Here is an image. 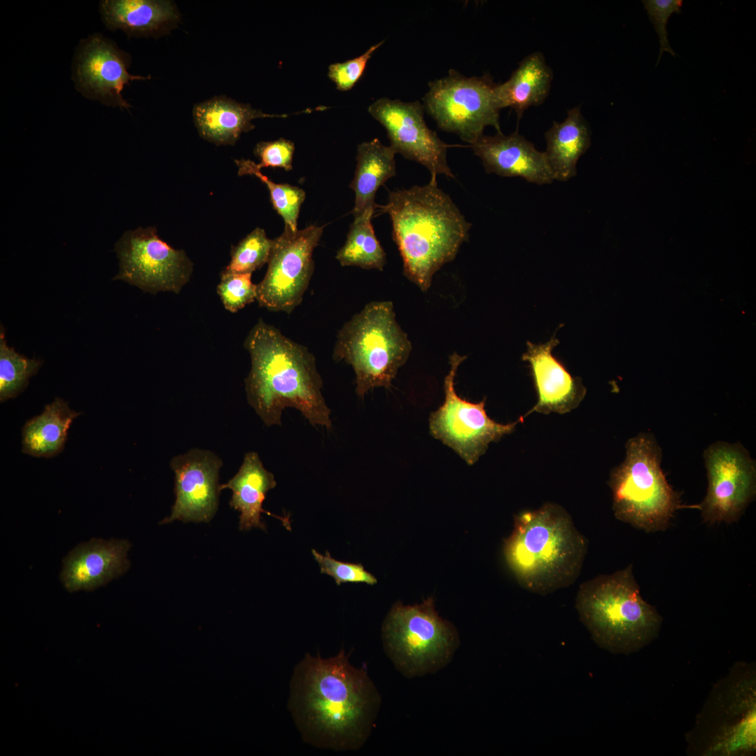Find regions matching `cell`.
Returning a JSON list of instances; mask_svg holds the SVG:
<instances>
[{"mask_svg":"<svg viewBox=\"0 0 756 756\" xmlns=\"http://www.w3.org/2000/svg\"><path fill=\"white\" fill-rule=\"evenodd\" d=\"M375 207L369 208L354 217L346 242L336 255V259L341 265L383 270L386 262V255L371 223Z\"/></svg>","mask_w":756,"mask_h":756,"instance_id":"83f0119b","label":"cell"},{"mask_svg":"<svg viewBox=\"0 0 756 756\" xmlns=\"http://www.w3.org/2000/svg\"><path fill=\"white\" fill-rule=\"evenodd\" d=\"M130 543L125 540L92 539L74 549L64 560L60 578L70 591L92 590L124 573Z\"/></svg>","mask_w":756,"mask_h":756,"instance_id":"ffe728a7","label":"cell"},{"mask_svg":"<svg viewBox=\"0 0 756 756\" xmlns=\"http://www.w3.org/2000/svg\"><path fill=\"white\" fill-rule=\"evenodd\" d=\"M121 280L153 294L178 293L192 272V263L183 250L171 247L152 227L125 232L115 245Z\"/></svg>","mask_w":756,"mask_h":756,"instance_id":"7c38bea8","label":"cell"},{"mask_svg":"<svg viewBox=\"0 0 756 756\" xmlns=\"http://www.w3.org/2000/svg\"><path fill=\"white\" fill-rule=\"evenodd\" d=\"M222 464L214 452L200 449L172 458L170 465L175 475L176 500L171 514L160 524L175 520L209 522L218 509Z\"/></svg>","mask_w":756,"mask_h":756,"instance_id":"e0dca14e","label":"cell"},{"mask_svg":"<svg viewBox=\"0 0 756 756\" xmlns=\"http://www.w3.org/2000/svg\"><path fill=\"white\" fill-rule=\"evenodd\" d=\"M383 43L381 41L370 46L364 53L354 59L330 64L328 76L335 83L337 89L341 91L351 89L363 76L368 60Z\"/></svg>","mask_w":756,"mask_h":756,"instance_id":"e575fe53","label":"cell"},{"mask_svg":"<svg viewBox=\"0 0 756 756\" xmlns=\"http://www.w3.org/2000/svg\"><path fill=\"white\" fill-rule=\"evenodd\" d=\"M424 108L438 127L471 144L487 126L501 133L495 83L488 75L465 76L455 70L431 81Z\"/></svg>","mask_w":756,"mask_h":756,"instance_id":"30bf717a","label":"cell"},{"mask_svg":"<svg viewBox=\"0 0 756 756\" xmlns=\"http://www.w3.org/2000/svg\"><path fill=\"white\" fill-rule=\"evenodd\" d=\"M411 350L407 334L396 321L393 302L374 301L340 329L333 358L352 367L356 392L363 398L375 388L390 389Z\"/></svg>","mask_w":756,"mask_h":756,"instance_id":"8992f818","label":"cell"},{"mask_svg":"<svg viewBox=\"0 0 756 756\" xmlns=\"http://www.w3.org/2000/svg\"><path fill=\"white\" fill-rule=\"evenodd\" d=\"M381 696L366 670L344 649L322 658L306 653L294 668L288 707L302 740L336 751L358 750L369 738Z\"/></svg>","mask_w":756,"mask_h":756,"instance_id":"6da1fadb","label":"cell"},{"mask_svg":"<svg viewBox=\"0 0 756 756\" xmlns=\"http://www.w3.org/2000/svg\"><path fill=\"white\" fill-rule=\"evenodd\" d=\"M251 368L245 379L248 404L267 426L281 424L283 410H298L314 426L332 427L323 382L309 349L259 319L245 343Z\"/></svg>","mask_w":756,"mask_h":756,"instance_id":"7a4b0ae2","label":"cell"},{"mask_svg":"<svg viewBox=\"0 0 756 756\" xmlns=\"http://www.w3.org/2000/svg\"><path fill=\"white\" fill-rule=\"evenodd\" d=\"M377 206L391 219L404 275L427 291L434 274L468 240L471 223L438 188L435 176L426 185L391 192L386 204Z\"/></svg>","mask_w":756,"mask_h":756,"instance_id":"3957f363","label":"cell"},{"mask_svg":"<svg viewBox=\"0 0 756 756\" xmlns=\"http://www.w3.org/2000/svg\"><path fill=\"white\" fill-rule=\"evenodd\" d=\"M395 151L378 139L358 146L356 169L350 187L355 192L354 217L374 207L375 194L388 178L396 175Z\"/></svg>","mask_w":756,"mask_h":756,"instance_id":"484cf974","label":"cell"},{"mask_svg":"<svg viewBox=\"0 0 756 756\" xmlns=\"http://www.w3.org/2000/svg\"><path fill=\"white\" fill-rule=\"evenodd\" d=\"M424 109L418 101L404 102L383 97L372 103L368 112L386 129L389 146L396 153L421 164L431 176L454 178L447 161L449 146L428 127Z\"/></svg>","mask_w":756,"mask_h":756,"instance_id":"2e32d148","label":"cell"},{"mask_svg":"<svg viewBox=\"0 0 756 756\" xmlns=\"http://www.w3.org/2000/svg\"><path fill=\"white\" fill-rule=\"evenodd\" d=\"M276 485L274 475L264 467L258 454L247 452L237 474L219 486L220 491L230 489L232 491L229 504L240 513L239 530L248 531L253 528L265 530L261 521L262 512L281 520L286 528L290 530L288 517L276 516L262 508L267 493Z\"/></svg>","mask_w":756,"mask_h":756,"instance_id":"44dd1931","label":"cell"},{"mask_svg":"<svg viewBox=\"0 0 756 756\" xmlns=\"http://www.w3.org/2000/svg\"><path fill=\"white\" fill-rule=\"evenodd\" d=\"M382 637L385 653L408 678L445 667L460 643L456 629L438 615L430 598L415 606L396 603L383 624Z\"/></svg>","mask_w":756,"mask_h":756,"instance_id":"9c48e42d","label":"cell"},{"mask_svg":"<svg viewBox=\"0 0 756 756\" xmlns=\"http://www.w3.org/2000/svg\"><path fill=\"white\" fill-rule=\"evenodd\" d=\"M559 340L554 337L545 344L527 342L522 360L531 367L538 400L528 412L566 413L575 408L586 390L580 380L574 378L552 353Z\"/></svg>","mask_w":756,"mask_h":756,"instance_id":"d6986e66","label":"cell"},{"mask_svg":"<svg viewBox=\"0 0 756 756\" xmlns=\"http://www.w3.org/2000/svg\"><path fill=\"white\" fill-rule=\"evenodd\" d=\"M295 145L293 141L280 138L272 141H261L254 148L255 155L259 158L258 167L282 168L286 171L293 169V157Z\"/></svg>","mask_w":756,"mask_h":756,"instance_id":"d590c367","label":"cell"},{"mask_svg":"<svg viewBox=\"0 0 756 756\" xmlns=\"http://www.w3.org/2000/svg\"><path fill=\"white\" fill-rule=\"evenodd\" d=\"M99 10L108 29L135 36L160 34L179 16L172 1L160 0H102Z\"/></svg>","mask_w":756,"mask_h":756,"instance_id":"7402d4cb","label":"cell"},{"mask_svg":"<svg viewBox=\"0 0 756 756\" xmlns=\"http://www.w3.org/2000/svg\"><path fill=\"white\" fill-rule=\"evenodd\" d=\"M553 72L543 54L534 52L524 57L505 83L496 84L495 96L501 110L510 107L518 120L531 106L542 104L547 97Z\"/></svg>","mask_w":756,"mask_h":756,"instance_id":"cb8c5ba5","label":"cell"},{"mask_svg":"<svg viewBox=\"0 0 756 756\" xmlns=\"http://www.w3.org/2000/svg\"><path fill=\"white\" fill-rule=\"evenodd\" d=\"M272 245L273 239L267 237L263 229L256 227L232 248L231 260L225 271L252 274L268 262Z\"/></svg>","mask_w":756,"mask_h":756,"instance_id":"4dcf8cb0","label":"cell"},{"mask_svg":"<svg viewBox=\"0 0 756 756\" xmlns=\"http://www.w3.org/2000/svg\"><path fill=\"white\" fill-rule=\"evenodd\" d=\"M587 550V540L570 516L554 503L517 514L504 544L506 562L518 582L540 594L573 584Z\"/></svg>","mask_w":756,"mask_h":756,"instance_id":"277c9868","label":"cell"},{"mask_svg":"<svg viewBox=\"0 0 756 756\" xmlns=\"http://www.w3.org/2000/svg\"><path fill=\"white\" fill-rule=\"evenodd\" d=\"M235 163L239 175L255 176L267 186L273 208L283 218L285 227L297 230L300 209L305 199L304 191L287 183L273 182L261 172L256 163L250 160H236Z\"/></svg>","mask_w":756,"mask_h":756,"instance_id":"f546056e","label":"cell"},{"mask_svg":"<svg viewBox=\"0 0 756 756\" xmlns=\"http://www.w3.org/2000/svg\"><path fill=\"white\" fill-rule=\"evenodd\" d=\"M286 116V114L265 113L249 104L224 97L200 103L193 109L195 123L200 134L217 145L234 144L241 133L254 129L251 123L253 119Z\"/></svg>","mask_w":756,"mask_h":756,"instance_id":"603a6c76","label":"cell"},{"mask_svg":"<svg viewBox=\"0 0 756 756\" xmlns=\"http://www.w3.org/2000/svg\"><path fill=\"white\" fill-rule=\"evenodd\" d=\"M545 136V154L554 179L566 181L575 176L577 163L591 144V132L580 107L568 110L565 120L554 121Z\"/></svg>","mask_w":756,"mask_h":756,"instance_id":"d4e9b609","label":"cell"},{"mask_svg":"<svg viewBox=\"0 0 756 756\" xmlns=\"http://www.w3.org/2000/svg\"><path fill=\"white\" fill-rule=\"evenodd\" d=\"M323 234V227L309 225L302 230L284 227L273 239L268 267L257 284L260 307L290 314L300 304L314 272L312 255Z\"/></svg>","mask_w":756,"mask_h":756,"instance_id":"4fadbf2b","label":"cell"},{"mask_svg":"<svg viewBox=\"0 0 756 756\" xmlns=\"http://www.w3.org/2000/svg\"><path fill=\"white\" fill-rule=\"evenodd\" d=\"M643 3L659 38L660 48L657 62L658 64L664 52L670 53L673 57L676 56V52L669 43L666 25L673 13L681 12L682 1L643 0Z\"/></svg>","mask_w":756,"mask_h":756,"instance_id":"836d02e7","label":"cell"},{"mask_svg":"<svg viewBox=\"0 0 756 756\" xmlns=\"http://www.w3.org/2000/svg\"><path fill=\"white\" fill-rule=\"evenodd\" d=\"M708 491L698 505L705 522H736L756 489L755 461L740 443L717 442L704 452Z\"/></svg>","mask_w":756,"mask_h":756,"instance_id":"5bb4252c","label":"cell"},{"mask_svg":"<svg viewBox=\"0 0 756 756\" xmlns=\"http://www.w3.org/2000/svg\"><path fill=\"white\" fill-rule=\"evenodd\" d=\"M575 608L580 619L601 648L629 654L659 634L662 617L641 596L631 566L582 583Z\"/></svg>","mask_w":756,"mask_h":756,"instance_id":"5b68a950","label":"cell"},{"mask_svg":"<svg viewBox=\"0 0 756 756\" xmlns=\"http://www.w3.org/2000/svg\"><path fill=\"white\" fill-rule=\"evenodd\" d=\"M312 553L320 566L321 573L333 578L337 585L346 582H365L371 585L377 583L376 578L361 564L338 561L328 551L322 554L314 549Z\"/></svg>","mask_w":756,"mask_h":756,"instance_id":"d6a6232c","label":"cell"},{"mask_svg":"<svg viewBox=\"0 0 756 756\" xmlns=\"http://www.w3.org/2000/svg\"><path fill=\"white\" fill-rule=\"evenodd\" d=\"M251 274L223 272L217 293L227 310L234 313L256 300L257 284Z\"/></svg>","mask_w":756,"mask_h":756,"instance_id":"1f68e13d","label":"cell"},{"mask_svg":"<svg viewBox=\"0 0 756 756\" xmlns=\"http://www.w3.org/2000/svg\"><path fill=\"white\" fill-rule=\"evenodd\" d=\"M130 58L114 41L95 33L80 41L71 63V78L75 89L84 97L111 107L127 109L131 105L122 92L135 80L150 76L129 73Z\"/></svg>","mask_w":756,"mask_h":756,"instance_id":"9a60e30c","label":"cell"},{"mask_svg":"<svg viewBox=\"0 0 756 756\" xmlns=\"http://www.w3.org/2000/svg\"><path fill=\"white\" fill-rule=\"evenodd\" d=\"M60 398L47 405L43 412L22 428V452L36 457H52L64 448L68 429L80 415Z\"/></svg>","mask_w":756,"mask_h":756,"instance_id":"4316f807","label":"cell"},{"mask_svg":"<svg viewBox=\"0 0 756 756\" xmlns=\"http://www.w3.org/2000/svg\"><path fill=\"white\" fill-rule=\"evenodd\" d=\"M626 449L609 480L615 516L647 532L663 531L680 499L661 468V449L652 434L640 433L628 440Z\"/></svg>","mask_w":756,"mask_h":756,"instance_id":"ba28073f","label":"cell"},{"mask_svg":"<svg viewBox=\"0 0 756 756\" xmlns=\"http://www.w3.org/2000/svg\"><path fill=\"white\" fill-rule=\"evenodd\" d=\"M752 664H736L713 687L687 734L703 756H744L756 749V678Z\"/></svg>","mask_w":756,"mask_h":756,"instance_id":"52a82bcc","label":"cell"},{"mask_svg":"<svg viewBox=\"0 0 756 756\" xmlns=\"http://www.w3.org/2000/svg\"><path fill=\"white\" fill-rule=\"evenodd\" d=\"M470 145L488 174L521 177L529 183L550 184L554 180L545 152L517 132L509 135L482 134Z\"/></svg>","mask_w":756,"mask_h":756,"instance_id":"ac0fdd59","label":"cell"},{"mask_svg":"<svg viewBox=\"0 0 756 756\" xmlns=\"http://www.w3.org/2000/svg\"><path fill=\"white\" fill-rule=\"evenodd\" d=\"M42 364L38 359L29 358L9 346L4 330H0V400L17 397L27 386L31 377Z\"/></svg>","mask_w":756,"mask_h":756,"instance_id":"f1b7e54d","label":"cell"},{"mask_svg":"<svg viewBox=\"0 0 756 756\" xmlns=\"http://www.w3.org/2000/svg\"><path fill=\"white\" fill-rule=\"evenodd\" d=\"M465 358L456 353L450 356V369L444 380V401L430 414L429 428L433 438L472 465L485 453L491 442L512 433L523 417L510 424L497 423L486 412L485 398L472 402L457 395L454 380L458 366Z\"/></svg>","mask_w":756,"mask_h":756,"instance_id":"8fae6325","label":"cell"}]
</instances>
